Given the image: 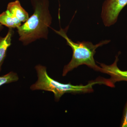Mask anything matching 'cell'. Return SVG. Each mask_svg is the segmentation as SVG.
I'll return each instance as SVG.
<instances>
[{
	"mask_svg": "<svg viewBox=\"0 0 127 127\" xmlns=\"http://www.w3.org/2000/svg\"><path fill=\"white\" fill-rule=\"evenodd\" d=\"M53 30L65 39L67 45L73 51L72 58L69 63L64 66L63 76H66L69 72L82 65H86L95 71L101 72V67L96 64L94 56L98 47L107 44L110 40L102 41L95 45L90 42L78 41L75 43L67 35V30L61 28L59 31Z\"/></svg>",
	"mask_w": 127,
	"mask_h": 127,
	"instance_id": "obj_3",
	"label": "cell"
},
{
	"mask_svg": "<svg viewBox=\"0 0 127 127\" xmlns=\"http://www.w3.org/2000/svg\"><path fill=\"white\" fill-rule=\"evenodd\" d=\"M0 23L9 28H13L20 26L21 22L16 18L7 9L0 14Z\"/></svg>",
	"mask_w": 127,
	"mask_h": 127,
	"instance_id": "obj_8",
	"label": "cell"
},
{
	"mask_svg": "<svg viewBox=\"0 0 127 127\" xmlns=\"http://www.w3.org/2000/svg\"><path fill=\"white\" fill-rule=\"evenodd\" d=\"M14 34L12 28H9L6 35L4 37H0V72L6 57L8 48L11 46L12 37Z\"/></svg>",
	"mask_w": 127,
	"mask_h": 127,
	"instance_id": "obj_7",
	"label": "cell"
},
{
	"mask_svg": "<svg viewBox=\"0 0 127 127\" xmlns=\"http://www.w3.org/2000/svg\"><path fill=\"white\" fill-rule=\"evenodd\" d=\"M3 28V27L2 26V25L0 23V31H1Z\"/></svg>",
	"mask_w": 127,
	"mask_h": 127,
	"instance_id": "obj_11",
	"label": "cell"
},
{
	"mask_svg": "<svg viewBox=\"0 0 127 127\" xmlns=\"http://www.w3.org/2000/svg\"><path fill=\"white\" fill-rule=\"evenodd\" d=\"M38 80L31 87L32 90H41L52 92L54 93L55 100L59 101L64 94L67 93L82 94L89 93L93 92V87L96 84H106L104 78L91 81L85 86L73 85L70 83L63 84L52 79L48 76L46 68L44 66L38 65L36 66Z\"/></svg>",
	"mask_w": 127,
	"mask_h": 127,
	"instance_id": "obj_2",
	"label": "cell"
},
{
	"mask_svg": "<svg viewBox=\"0 0 127 127\" xmlns=\"http://www.w3.org/2000/svg\"><path fill=\"white\" fill-rule=\"evenodd\" d=\"M120 127H127V101L123 113Z\"/></svg>",
	"mask_w": 127,
	"mask_h": 127,
	"instance_id": "obj_10",
	"label": "cell"
},
{
	"mask_svg": "<svg viewBox=\"0 0 127 127\" xmlns=\"http://www.w3.org/2000/svg\"><path fill=\"white\" fill-rule=\"evenodd\" d=\"M119 60L118 56L116 57L114 63L109 65L103 63H99L102 70L101 72L108 74L110 76V78L107 79L109 87H113L114 84L118 82L121 81H127V71L120 70L117 66Z\"/></svg>",
	"mask_w": 127,
	"mask_h": 127,
	"instance_id": "obj_5",
	"label": "cell"
},
{
	"mask_svg": "<svg viewBox=\"0 0 127 127\" xmlns=\"http://www.w3.org/2000/svg\"><path fill=\"white\" fill-rule=\"evenodd\" d=\"M34 10L32 15L17 28L19 40L25 45L37 39H47L48 27L52 23L48 0H32Z\"/></svg>",
	"mask_w": 127,
	"mask_h": 127,
	"instance_id": "obj_1",
	"label": "cell"
},
{
	"mask_svg": "<svg viewBox=\"0 0 127 127\" xmlns=\"http://www.w3.org/2000/svg\"><path fill=\"white\" fill-rule=\"evenodd\" d=\"M7 9L21 22H25L29 18L28 13L22 7L18 0L9 3L7 5Z\"/></svg>",
	"mask_w": 127,
	"mask_h": 127,
	"instance_id": "obj_6",
	"label": "cell"
},
{
	"mask_svg": "<svg viewBox=\"0 0 127 127\" xmlns=\"http://www.w3.org/2000/svg\"><path fill=\"white\" fill-rule=\"evenodd\" d=\"M18 79L17 74L13 72H10L6 75L0 76V87L4 84L17 81Z\"/></svg>",
	"mask_w": 127,
	"mask_h": 127,
	"instance_id": "obj_9",
	"label": "cell"
},
{
	"mask_svg": "<svg viewBox=\"0 0 127 127\" xmlns=\"http://www.w3.org/2000/svg\"><path fill=\"white\" fill-rule=\"evenodd\" d=\"M127 5V0H106L103 2L101 17L105 26L117 22L119 13Z\"/></svg>",
	"mask_w": 127,
	"mask_h": 127,
	"instance_id": "obj_4",
	"label": "cell"
}]
</instances>
